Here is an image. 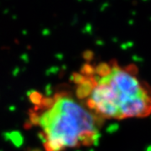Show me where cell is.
I'll use <instances>...</instances> for the list:
<instances>
[{
    "mask_svg": "<svg viewBox=\"0 0 151 151\" xmlns=\"http://www.w3.org/2000/svg\"><path fill=\"white\" fill-rule=\"evenodd\" d=\"M75 96L97 118L123 120L151 114V87L134 65L85 64L72 76Z\"/></svg>",
    "mask_w": 151,
    "mask_h": 151,
    "instance_id": "6da1fadb",
    "label": "cell"
},
{
    "mask_svg": "<svg viewBox=\"0 0 151 151\" xmlns=\"http://www.w3.org/2000/svg\"><path fill=\"white\" fill-rule=\"evenodd\" d=\"M27 127L37 130L45 151L89 147L100 137L103 121L67 91L29 94Z\"/></svg>",
    "mask_w": 151,
    "mask_h": 151,
    "instance_id": "7a4b0ae2",
    "label": "cell"
}]
</instances>
